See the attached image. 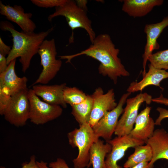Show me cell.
<instances>
[{
	"label": "cell",
	"mask_w": 168,
	"mask_h": 168,
	"mask_svg": "<svg viewBox=\"0 0 168 168\" xmlns=\"http://www.w3.org/2000/svg\"><path fill=\"white\" fill-rule=\"evenodd\" d=\"M55 12L48 17L49 21L53 18L59 16H64L68 24L72 30V33L69 39V43L74 41V30L81 28L87 32L92 43L96 37L93 29L91 21L88 17L87 11L81 8L77 4L75 1L67 0L63 5L55 7Z\"/></svg>",
	"instance_id": "3957f363"
},
{
	"label": "cell",
	"mask_w": 168,
	"mask_h": 168,
	"mask_svg": "<svg viewBox=\"0 0 168 168\" xmlns=\"http://www.w3.org/2000/svg\"><path fill=\"white\" fill-rule=\"evenodd\" d=\"M67 137L69 144L72 147H77V156L72 160L74 168H84L90 162V152L93 144L99 138L95 135L92 127L88 123L79 126L69 132Z\"/></svg>",
	"instance_id": "277c9868"
},
{
	"label": "cell",
	"mask_w": 168,
	"mask_h": 168,
	"mask_svg": "<svg viewBox=\"0 0 168 168\" xmlns=\"http://www.w3.org/2000/svg\"><path fill=\"white\" fill-rule=\"evenodd\" d=\"M0 28L3 30L9 31L12 37L13 45L6 57L7 64L20 57L19 62L22 65V71L24 73L29 68L32 57L38 53L44 39L54 29L52 27L46 31L38 33L19 32L10 23L6 21L1 22Z\"/></svg>",
	"instance_id": "7a4b0ae2"
},
{
	"label": "cell",
	"mask_w": 168,
	"mask_h": 168,
	"mask_svg": "<svg viewBox=\"0 0 168 168\" xmlns=\"http://www.w3.org/2000/svg\"><path fill=\"white\" fill-rule=\"evenodd\" d=\"M11 49V46L6 44L0 37V54L6 57L10 53Z\"/></svg>",
	"instance_id": "f546056e"
},
{
	"label": "cell",
	"mask_w": 168,
	"mask_h": 168,
	"mask_svg": "<svg viewBox=\"0 0 168 168\" xmlns=\"http://www.w3.org/2000/svg\"><path fill=\"white\" fill-rule=\"evenodd\" d=\"M148 61L156 68L168 70V49L152 53L149 57Z\"/></svg>",
	"instance_id": "cb8c5ba5"
},
{
	"label": "cell",
	"mask_w": 168,
	"mask_h": 168,
	"mask_svg": "<svg viewBox=\"0 0 168 168\" xmlns=\"http://www.w3.org/2000/svg\"><path fill=\"white\" fill-rule=\"evenodd\" d=\"M91 96L93 106L89 124L92 127L106 113L115 108L118 104L116 102L113 89L104 93L102 88L98 87Z\"/></svg>",
	"instance_id": "30bf717a"
},
{
	"label": "cell",
	"mask_w": 168,
	"mask_h": 168,
	"mask_svg": "<svg viewBox=\"0 0 168 168\" xmlns=\"http://www.w3.org/2000/svg\"><path fill=\"white\" fill-rule=\"evenodd\" d=\"M21 168H37L35 156L33 155L30 158L28 162H24L22 164ZM0 168H6L4 166H1Z\"/></svg>",
	"instance_id": "f1b7e54d"
},
{
	"label": "cell",
	"mask_w": 168,
	"mask_h": 168,
	"mask_svg": "<svg viewBox=\"0 0 168 168\" xmlns=\"http://www.w3.org/2000/svg\"><path fill=\"white\" fill-rule=\"evenodd\" d=\"M67 0H31L35 5L40 7H55L63 5Z\"/></svg>",
	"instance_id": "d4e9b609"
},
{
	"label": "cell",
	"mask_w": 168,
	"mask_h": 168,
	"mask_svg": "<svg viewBox=\"0 0 168 168\" xmlns=\"http://www.w3.org/2000/svg\"><path fill=\"white\" fill-rule=\"evenodd\" d=\"M156 110L159 113V116L155 121L156 125H161L162 120L168 118V110L162 107H158Z\"/></svg>",
	"instance_id": "83f0119b"
},
{
	"label": "cell",
	"mask_w": 168,
	"mask_h": 168,
	"mask_svg": "<svg viewBox=\"0 0 168 168\" xmlns=\"http://www.w3.org/2000/svg\"><path fill=\"white\" fill-rule=\"evenodd\" d=\"M148 162H143L129 168H153L154 165L150 166Z\"/></svg>",
	"instance_id": "d6a6232c"
},
{
	"label": "cell",
	"mask_w": 168,
	"mask_h": 168,
	"mask_svg": "<svg viewBox=\"0 0 168 168\" xmlns=\"http://www.w3.org/2000/svg\"><path fill=\"white\" fill-rule=\"evenodd\" d=\"M91 44L88 48L78 53L59 57L61 59H67V63H71L72 58L82 55L95 59L100 63L98 68L99 73L108 77L114 84L117 83L119 77L129 76L118 57L119 50L115 47L109 35H98Z\"/></svg>",
	"instance_id": "6da1fadb"
},
{
	"label": "cell",
	"mask_w": 168,
	"mask_h": 168,
	"mask_svg": "<svg viewBox=\"0 0 168 168\" xmlns=\"http://www.w3.org/2000/svg\"><path fill=\"white\" fill-rule=\"evenodd\" d=\"M152 101L158 104L168 106V99L164 97L162 94L158 97L152 98Z\"/></svg>",
	"instance_id": "1f68e13d"
},
{
	"label": "cell",
	"mask_w": 168,
	"mask_h": 168,
	"mask_svg": "<svg viewBox=\"0 0 168 168\" xmlns=\"http://www.w3.org/2000/svg\"><path fill=\"white\" fill-rule=\"evenodd\" d=\"M28 88L11 96L2 115L11 124L22 127L29 119L30 103Z\"/></svg>",
	"instance_id": "8992f818"
},
{
	"label": "cell",
	"mask_w": 168,
	"mask_h": 168,
	"mask_svg": "<svg viewBox=\"0 0 168 168\" xmlns=\"http://www.w3.org/2000/svg\"><path fill=\"white\" fill-rule=\"evenodd\" d=\"M93 100L91 96L87 95L86 98L80 103L71 106V113L79 126L88 123L92 108Z\"/></svg>",
	"instance_id": "44dd1931"
},
{
	"label": "cell",
	"mask_w": 168,
	"mask_h": 168,
	"mask_svg": "<svg viewBox=\"0 0 168 168\" xmlns=\"http://www.w3.org/2000/svg\"><path fill=\"white\" fill-rule=\"evenodd\" d=\"M5 91L0 88V114L2 115L11 98Z\"/></svg>",
	"instance_id": "484cf974"
},
{
	"label": "cell",
	"mask_w": 168,
	"mask_h": 168,
	"mask_svg": "<svg viewBox=\"0 0 168 168\" xmlns=\"http://www.w3.org/2000/svg\"><path fill=\"white\" fill-rule=\"evenodd\" d=\"M152 96L147 93H140L132 98L127 99L123 114L119 120L114 134L117 136L129 135L133 128L141 105L145 102L150 104Z\"/></svg>",
	"instance_id": "52a82bcc"
},
{
	"label": "cell",
	"mask_w": 168,
	"mask_h": 168,
	"mask_svg": "<svg viewBox=\"0 0 168 168\" xmlns=\"http://www.w3.org/2000/svg\"><path fill=\"white\" fill-rule=\"evenodd\" d=\"M122 10L133 17L145 16L156 6L162 5L163 0H124Z\"/></svg>",
	"instance_id": "d6986e66"
},
{
	"label": "cell",
	"mask_w": 168,
	"mask_h": 168,
	"mask_svg": "<svg viewBox=\"0 0 168 168\" xmlns=\"http://www.w3.org/2000/svg\"><path fill=\"white\" fill-rule=\"evenodd\" d=\"M48 166L53 168H70L65 160L61 158H58L55 161L50 162Z\"/></svg>",
	"instance_id": "4316f807"
},
{
	"label": "cell",
	"mask_w": 168,
	"mask_h": 168,
	"mask_svg": "<svg viewBox=\"0 0 168 168\" xmlns=\"http://www.w3.org/2000/svg\"><path fill=\"white\" fill-rule=\"evenodd\" d=\"M66 83L52 85H35L32 89L35 94L41 97L49 104L59 105L66 108L67 104L63 98V91L66 86Z\"/></svg>",
	"instance_id": "2e32d148"
},
{
	"label": "cell",
	"mask_w": 168,
	"mask_h": 168,
	"mask_svg": "<svg viewBox=\"0 0 168 168\" xmlns=\"http://www.w3.org/2000/svg\"><path fill=\"white\" fill-rule=\"evenodd\" d=\"M28 97L30 103L29 119L34 124H44L62 115L63 110L61 106L42 101L32 89H29Z\"/></svg>",
	"instance_id": "ba28073f"
},
{
	"label": "cell",
	"mask_w": 168,
	"mask_h": 168,
	"mask_svg": "<svg viewBox=\"0 0 168 168\" xmlns=\"http://www.w3.org/2000/svg\"><path fill=\"white\" fill-rule=\"evenodd\" d=\"M148 66V70L143 77V79L138 82H131L127 89L128 92L131 93L142 91L146 87L150 85H154L162 89L160 83L163 79L168 78V72L156 68L150 64Z\"/></svg>",
	"instance_id": "ac0fdd59"
},
{
	"label": "cell",
	"mask_w": 168,
	"mask_h": 168,
	"mask_svg": "<svg viewBox=\"0 0 168 168\" xmlns=\"http://www.w3.org/2000/svg\"><path fill=\"white\" fill-rule=\"evenodd\" d=\"M38 53L40 57L43 69L32 86L38 83L48 84L55 77L62 64L60 60L56 58L57 52L54 39L44 40L40 47Z\"/></svg>",
	"instance_id": "5b68a950"
},
{
	"label": "cell",
	"mask_w": 168,
	"mask_h": 168,
	"mask_svg": "<svg viewBox=\"0 0 168 168\" xmlns=\"http://www.w3.org/2000/svg\"><path fill=\"white\" fill-rule=\"evenodd\" d=\"M86 95L76 87L66 86L63 91V98L67 104L71 106L77 105L84 101L86 98Z\"/></svg>",
	"instance_id": "603a6c76"
},
{
	"label": "cell",
	"mask_w": 168,
	"mask_h": 168,
	"mask_svg": "<svg viewBox=\"0 0 168 168\" xmlns=\"http://www.w3.org/2000/svg\"><path fill=\"white\" fill-rule=\"evenodd\" d=\"M111 150V146L107 142L98 140L94 143L90 150V162L87 168H107L105 158Z\"/></svg>",
	"instance_id": "ffe728a7"
},
{
	"label": "cell",
	"mask_w": 168,
	"mask_h": 168,
	"mask_svg": "<svg viewBox=\"0 0 168 168\" xmlns=\"http://www.w3.org/2000/svg\"><path fill=\"white\" fill-rule=\"evenodd\" d=\"M106 142L111 146V150L105 160L107 168H122L118 165L117 162L122 158L126 151L130 147L144 145L145 142L134 138L129 134L117 136Z\"/></svg>",
	"instance_id": "8fae6325"
},
{
	"label": "cell",
	"mask_w": 168,
	"mask_h": 168,
	"mask_svg": "<svg viewBox=\"0 0 168 168\" xmlns=\"http://www.w3.org/2000/svg\"><path fill=\"white\" fill-rule=\"evenodd\" d=\"M151 107L147 106L138 115L135 125L129 135L132 138L145 142L153 135L155 122L150 116Z\"/></svg>",
	"instance_id": "9a60e30c"
},
{
	"label": "cell",
	"mask_w": 168,
	"mask_h": 168,
	"mask_svg": "<svg viewBox=\"0 0 168 168\" xmlns=\"http://www.w3.org/2000/svg\"><path fill=\"white\" fill-rule=\"evenodd\" d=\"M37 168H53L49 167L48 163L42 160L40 161H36Z\"/></svg>",
	"instance_id": "e575fe53"
},
{
	"label": "cell",
	"mask_w": 168,
	"mask_h": 168,
	"mask_svg": "<svg viewBox=\"0 0 168 168\" xmlns=\"http://www.w3.org/2000/svg\"><path fill=\"white\" fill-rule=\"evenodd\" d=\"M16 61H12L6 70L0 73V88L11 96L27 88V78L19 77L16 73Z\"/></svg>",
	"instance_id": "5bb4252c"
},
{
	"label": "cell",
	"mask_w": 168,
	"mask_h": 168,
	"mask_svg": "<svg viewBox=\"0 0 168 168\" xmlns=\"http://www.w3.org/2000/svg\"><path fill=\"white\" fill-rule=\"evenodd\" d=\"M76 2L77 5L81 8L87 11V0H76Z\"/></svg>",
	"instance_id": "836d02e7"
},
{
	"label": "cell",
	"mask_w": 168,
	"mask_h": 168,
	"mask_svg": "<svg viewBox=\"0 0 168 168\" xmlns=\"http://www.w3.org/2000/svg\"><path fill=\"white\" fill-rule=\"evenodd\" d=\"M7 58L0 54V73L5 71L8 67Z\"/></svg>",
	"instance_id": "4dcf8cb0"
},
{
	"label": "cell",
	"mask_w": 168,
	"mask_h": 168,
	"mask_svg": "<svg viewBox=\"0 0 168 168\" xmlns=\"http://www.w3.org/2000/svg\"><path fill=\"white\" fill-rule=\"evenodd\" d=\"M0 13L8 20L17 24L25 32H34L36 29L35 24L31 19L32 14L25 13L20 6L5 5L0 1Z\"/></svg>",
	"instance_id": "4fadbf2b"
},
{
	"label": "cell",
	"mask_w": 168,
	"mask_h": 168,
	"mask_svg": "<svg viewBox=\"0 0 168 168\" xmlns=\"http://www.w3.org/2000/svg\"><path fill=\"white\" fill-rule=\"evenodd\" d=\"M168 26V16L164 18L160 22L147 24L144 28L146 35V43L142 57L143 59L142 66L143 71L142 76L146 73V65L148 58L155 50L158 49L160 46L157 40L164 30Z\"/></svg>",
	"instance_id": "7c38bea8"
},
{
	"label": "cell",
	"mask_w": 168,
	"mask_h": 168,
	"mask_svg": "<svg viewBox=\"0 0 168 168\" xmlns=\"http://www.w3.org/2000/svg\"><path fill=\"white\" fill-rule=\"evenodd\" d=\"M146 144L151 147L153 156L149 162L150 166H153L157 160L166 159L168 161V133L164 129L154 130L152 135L147 141Z\"/></svg>",
	"instance_id": "e0dca14e"
},
{
	"label": "cell",
	"mask_w": 168,
	"mask_h": 168,
	"mask_svg": "<svg viewBox=\"0 0 168 168\" xmlns=\"http://www.w3.org/2000/svg\"><path fill=\"white\" fill-rule=\"evenodd\" d=\"M134 148V152L128 157L124 165V168H130L143 162H149L152 159V151L148 144L138 145Z\"/></svg>",
	"instance_id": "7402d4cb"
},
{
	"label": "cell",
	"mask_w": 168,
	"mask_h": 168,
	"mask_svg": "<svg viewBox=\"0 0 168 168\" xmlns=\"http://www.w3.org/2000/svg\"><path fill=\"white\" fill-rule=\"evenodd\" d=\"M131 93L128 92L121 97L116 107L107 112L92 127L94 133L98 138L101 137L106 141L112 139L117 126L119 118L124 111V105Z\"/></svg>",
	"instance_id": "9c48e42d"
}]
</instances>
